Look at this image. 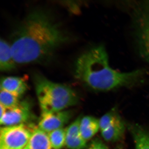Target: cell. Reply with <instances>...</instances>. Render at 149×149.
Listing matches in <instances>:
<instances>
[{
  "label": "cell",
  "instance_id": "6da1fadb",
  "mask_svg": "<svg viewBox=\"0 0 149 149\" xmlns=\"http://www.w3.org/2000/svg\"><path fill=\"white\" fill-rule=\"evenodd\" d=\"M69 39L52 13L43 9L34 10L13 32L10 46L14 59L16 64L47 62Z\"/></svg>",
  "mask_w": 149,
  "mask_h": 149
},
{
  "label": "cell",
  "instance_id": "7a4b0ae2",
  "mask_svg": "<svg viewBox=\"0 0 149 149\" xmlns=\"http://www.w3.org/2000/svg\"><path fill=\"white\" fill-rule=\"evenodd\" d=\"M74 73L83 85L100 92L136 86L143 83L146 74L143 69L121 72L112 68L102 45L93 47L80 55L74 63Z\"/></svg>",
  "mask_w": 149,
  "mask_h": 149
},
{
  "label": "cell",
  "instance_id": "3957f363",
  "mask_svg": "<svg viewBox=\"0 0 149 149\" xmlns=\"http://www.w3.org/2000/svg\"><path fill=\"white\" fill-rule=\"evenodd\" d=\"M33 81L42 112L61 111L78 103L75 91L66 85L54 83L38 73L34 74Z\"/></svg>",
  "mask_w": 149,
  "mask_h": 149
},
{
  "label": "cell",
  "instance_id": "277c9868",
  "mask_svg": "<svg viewBox=\"0 0 149 149\" xmlns=\"http://www.w3.org/2000/svg\"><path fill=\"white\" fill-rule=\"evenodd\" d=\"M131 13L136 47L140 56L149 63V2L136 4Z\"/></svg>",
  "mask_w": 149,
  "mask_h": 149
},
{
  "label": "cell",
  "instance_id": "5b68a950",
  "mask_svg": "<svg viewBox=\"0 0 149 149\" xmlns=\"http://www.w3.org/2000/svg\"><path fill=\"white\" fill-rule=\"evenodd\" d=\"M36 127L34 123L2 127L0 149H24Z\"/></svg>",
  "mask_w": 149,
  "mask_h": 149
},
{
  "label": "cell",
  "instance_id": "8992f818",
  "mask_svg": "<svg viewBox=\"0 0 149 149\" xmlns=\"http://www.w3.org/2000/svg\"><path fill=\"white\" fill-rule=\"evenodd\" d=\"M33 117L30 102L24 100L20 101L17 106L6 109L4 114L0 118V123L4 126L33 124Z\"/></svg>",
  "mask_w": 149,
  "mask_h": 149
},
{
  "label": "cell",
  "instance_id": "52a82bcc",
  "mask_svg": "<svg viewBox=\"0 0 149 149\" xmlns=\"http://www.w3.org/2000/svg\"><path fill=\"white\" fill-rule=\"evenodd\" d=\"M72 112L63 110L52 112H42L38 127L47 133L63 128L71 119Z\"/></svg>",
  "mask_w": 149,
  "mask_h": 149
},
{
  "label": "cell",
  "instance_id": "ba28073f",
  "mask_svg": "<svg viewBox=\"0 0 149 149\" xmlns=\"http://www.w3.org/2000/svg\"><path fill=\"white\" fill-rule=\"evenodd\" d=\"M81 118H77L66 128L65 146L69 149H84L87 146V142L80 133Z\"/></svg>",
  "mask_w": 149,
  "mask_h": 149
},
{
  "label": "cell",
  "instance_id": "9c48e42d",
  "mask_svg": "<svg viewBox=\"0 0 149 149\" xmlns=\"http://www.w3.org/2000/svg\"><path fill=\"white\" fill-rule=\"evenodd\" d=\"M28 89L24 79L18 77H3L1 80V90L9 92L20 98Z\"/></svg>",
  "mask_w": 149,
  "mask_h": 149
},
{
  "label": "cell",
  "instance_id": "30bf717a",
  "mask_svg": "<svg viewBox=\"0 0 149 149\" xmlns=\"http://www.w3.org/2000/svg\"><path fill=\"white\" fill-rule=\"evenodd\" d=\"M24 149H53L48 133L38 127L33 130L28 144Z\"/></svg>",
  "mask_w": 149,
  "mask_h": 149
},
{
  "label": "cell",
  "instance_id": "8fae6325",
  "mask_svg": "<svg viewBox=\"0 0 149 149\" xmlns=\"http://www.w3.org/2000/svg\"><path fill=\"white\" fill-rule=\"evenodd\" d=\"M16 63L14 59L10 44L1 39L0 42V70L8 72L14 69Z\"/></svg>",
  "mask_w": 149,
  "mask_h": 149
},
{
  "label": "cell",
  "instance_id": "7c38bea8",
  "mask_svg": "<svg viewBox=\"0 0 149 149\" xmlns=\"http://www.w3.org/2000/svg\"><path fill=\"white\" fill-rule=\"evenodd\" d=\"M133 141L135 149H149V132L137 124L128 125Z\"/></svg>",
  "mask_w": 149,
  "mask_h": 149
},
{
  "label": "cell",
  "instance_id": "4fadbf2b",
  "mask_svg": "<svg viewBox=\"0 0 149 149\" xmlns=\"http://www.w3.org/2000/svg\"><path fill=\"white\" fill-rule=\"evenodd\" d=\"M80 130L83 139L88 141L100 130L99 119L93 116H84L81 118Z\"/></svg>",
  "mask_w": 149,
  "mask_h": 149
},
{
  "label": "cell",
  "instance_id": "5bb4252c",
  "mask_svg": "<svg viewBox=\"0 0 149 149\" xmlns=\"http://www.w3.org/2000/svg\"><path fill=\"white\" fill-rule=\"evenodd\" d=\"M125 130V124L121 119L101 132L104 140L107 142H115L122 139Z\"/></svg>",
  "mask_w": 149,
  "mask_h": 149
},
{
  "label": "cell",
  "instance_id": "9a60e30c",
  "mask_svg": "<svg viewBox=\"0 0 149 149\" xmlns=\"http://www.w3.org/2000/svg\"><path fill=\"white\" fill-rule=\"evenodd\" d=\"M49 139L53 149H61L65 146L66 129L61 128L48 133Z\"/></svg>",
  "mask_w": 149,
  "mask_h": 149
},
{
  "label": "cell",
  "instance_id": "2e32d148",
  "mask_svg": "<svg viewBox=\"0 0 149 149\" xmlns=\"http://www.w3.org/2000/svg\"><path fill=\"white\" fill-rule=\"evenodd\" d=\"M121 119L116 109H112L99 119L100 130L102 131L105 130Z\"/></svg>",
  "mask_w": 149,
  "mask_h": 149
},
{
  "label": "cell",
  "instance_id": "e0dca14e",
  "mask_svg": "<svg viewBox=\"0 0 149 149\" xmlns=\"http://www.w3.org/2000/svg\"><path fill=\"white\" fill-rule=\"evenodd\" d=\"M19 98L9 92L1 90L0 103L6 109L17 106L20 102Z\"/></svg>",
  "mask_w": 149,
  "mask_h": 149
},
{
  "label": "cell",
  "instance_id": "ac0fdd59",
  "mask_svg": "<svg viewBox=\"0 0 149 149\" xmlns=\"http://www.w3.org/2000/svg\"><path fill=\"white\" fill-rule=\"evenodd\" d=\"M85 149H109L107 145L98 139H94L91 141Z\"/></svg>",
  "mask_w": 149,
  "mask_h": 149
},
{
  "label": "cell",
  "instance_id": "d6986e66",
  "mask_svg": "<svg viewBox=\"0 0 149 149\" xmlns=\"http://www.w3.org/2000/svg\"></svg>",
  "mask_w": 149,
  "mask_h": 149
}]
</instances>
